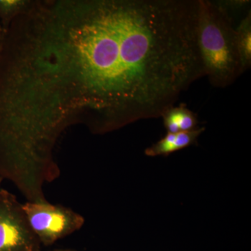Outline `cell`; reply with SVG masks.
<instances>
[{
	"mask_svg": "<svg viewBox=\"0 0 251 251\" xmlns=\"http://www.w3.org/2000/svg\"><path fill=\"white\" fill-rule=\"evenodd\" d=\"M197 41L211 85L226 88L242 75L232 18L214 1L198 0Z\"/></svg>",
	"mask_w": 251,
	"mask_h": 251,
	"instance_id": "1",
	"label": "cell"
},
{
	"mask_svg": "<svg viewBox=\"0 0 251 251\" xmlns=\"http://www.w3.org/2000/svg\"><path fill=\"white\" fill-rule=\"evenodd\" d=\"M23 211L40 244L50 246L82 228L85 219L69 207L48 202H27Z\"/></svg>",
	"mask_w": 251,
	"mask_h": 251,
	"instance_id": "2",
	"label": "cell"
},
{
	"mask_svg": "<svg viewBox=\"0 0 251 251\" xmlns=\"http://www.w3.org/2000/svg\"><path fill=\"white\" fill-rule=\"evenodd\" d=\"M40 245L28 224L22 203L0 188V251H40Z\"/></svg>",
	"mask_w": 251,
	"mask_h": 251,
	"instance_id": "3",
	"label": "cell"
},
{
	"mask_svg": "<svg viewBox=\"0 0 251 251\" xmlns=\"http://www.w3.org/2000/svg\"><path fill=\"white\" fill-rule=\"evenodd\" d=\"M204 130V127H199L188 131L167 133L163 138L145 150V155L151 157L169 156L171 153L196 145L198 138Z\"/></svg>",
	"mask_w": 251,
	"mask_h": 251,
	"instance_id": "4",
	"label": "cell"
},
{
	"mask_svg": "<svg viewBox=\"0 0 251 251\" xmlns=\"http://www.w3.org/2000/svg\"><path fill=\"white\" fill-rule=\"evenodd\" d=\"M167 133L188 131L198 128L197 115L187 108L186 104L173 106L163 112L161 117Z\"/></svg>",
	"mask_w": 251,
	"mask_h": 251,
	"instance_id": "5",
	"label": "cell"
},
{
	"mask_svg": "<svg viewBox=\"0 0 251 251\" xmlns=\"http://www.w3.org/2000/svg\"><path fill=\"white\" fill-rule=\"evenodd\" d=\"M236 44L242 74L251 66V12L248 11L245 17L235 28Z\"/></svg>",
	"mask_w": 251,
	"mask_h": 251,
	"instance_id": "6",
	"label": "cell"
},
{
	"mask_svg": "<svg viewBox=\"0 0 251 251\" xmlns=\"http://www.w3.org/2000/svg\"><path fill=\"white\" fill-rule=\"evenodd\" d=\"M28 0H0V24L6 31L11 23L30 4Z\"/></svg>",
	"mask_w": 251,
	"mask_h": 251,
	"instance_id": "7",
	"label": "cell"
},
{
	"mask_svg": "<svg viewBox=\"0 0 251 251\" xmlns=\"http://www.w3.org/2000/svg\"><path fill=\"white\" fill-rule=\"evenodd\" d=\"M5 31L0 30V54H1V49H2L3 42H4Z\"/></svg>",
	"mask_w": 251,
	"mask_h": 251,
	"instance_id": "8",
	"label": "cell"
},
{
	"mask_svg": "<svg viewBox=\"0 0 251 251\" xmlns=\"http://www.w3.org/2000/svg\"><path fill=\"white\" fill-rule=\"evenodd\" d=\"M3 180H4V179H3V178L1 177V175H0V185H1V182H2Z\"/></svg>",
	"mask_w": 251,
	"mask_h": 251,
	"instance_id": "9",
	"label": "cell"
},
{
	"mask_svg": "<svg viewBox=\"0 0 251 251\" xmlns=\"http://www.w3.org/2000/svg\"><path fill=\"white\" fill-rule=\"evenodd\" d=\"M74 251L72 250H57V251Z\"/></svg>",
	"mask_w": 251,
	"mask_h": 251,
	"instance_id": "10",
	"label": "cell"
},
{
	"mask_svg": "<svg viewBox=\"0 0 251 251\" xmlns=\"http://www.w3.org/2000/svg\"><path fill=\"white\" fill-rule=\"evenodd\" d=\"M0 30H3L2 27H1V24H0Z\"/></svg>",
	"mask_w": 251,
	"mask_h": 251,
	"instance_id": "11",
	"label": "cell"
}]
</instances>
